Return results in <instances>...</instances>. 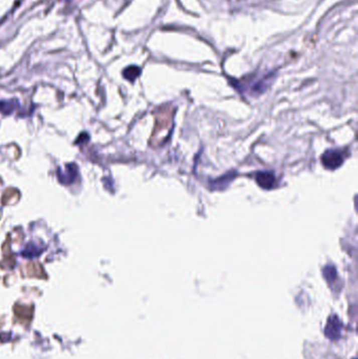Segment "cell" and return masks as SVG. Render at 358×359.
<instances>
[{
	"instance_id": "obj_3",
	"label": "cell",
	"mask_w": 358,
	"mask_h": 359,
	"mask_svg": "<svg viewBox=\"0 0 358 359\" xmlns=\"http://www.w3.org/2000/svg\"><path fill=\"white\" fill-rule=\"evenodd\" d=\"M341 329H342L341 321L336 315H334L329 318L327 327L325 329V333L328 338L332 340H337L341 335Z\"/></svg>"
},
{
	"instance_id": "obj_1",
	"label": "cell",
	"mask_w": 358,
	"mask_h": 359,
	"mask_svg": "<svg viewBox=\"0 0 358 359\" xmlns=\"http://www.w3.org/2000/svg\"><path fill=\"white\" fill-rule=\"evenodd\" d=\"M156 115V127L153 140H156L155 145H160L166 141L167 137L171 132L170 129L172 126L173 109L169 106L162 107Z\"/></svg>"
},
{
	"instance_id": "obj_4",
	"label": "cell",
	"mask_w": 358,
	"mask_h": 359,
	"mask_svg": "<svg viewBox=\"0 0 358 359\" xmlns=\"http://www.w3.org/2000/svg\"><path fill=\"white\" fill-rule=\"evenodd\" d=\"M259 186L264 189H272L276 185V179L274 173L271 171H260L256 177Z\"/></svg>"
},
{
	"instance_id": "obj_5",
	"label": "cell",
	"mask_w": 358,
	"mask_h": 359,
	"mask_svg": "<svg viewBox=\"0 0 358 359\" xmlns=\"http://www.w3.org/2000/svg\"><path fill=\"white\" fill-rule=\"evenodd\" d=\"M323 275H325L328 282H333L336 279V269H335L333 266H327V267L323 269Z\"/></svg>"
},
{
	"instance_id": "obj_2",
	"label": "cell",
	"mask_w": 358,
	"mask_h": 359,
	"mask_svg": "<svg viewBox=\"0 0 358 359\" xmlns=\"http://www.w3.org/2000/svg\"><path fill=\"white\" fill-rule=\"evenodd\" d=\"M321 162L323 166L327 169H336L339 166H341L343 162V157L342 154L338 150H327V152L322 155L321 157Z\"/></svg>"
},
{
	"instance_id": "obj_6",
	"label": "cell",
	"mask_w": 358,
	"mask_h": 359,
	"mask_svg": "<svg viewBox=\"0 0 358 359\" xmlns=\"http://www.w3.org/2000/svg\"><path fill=\"white\" fill-rule=\"evenodd\" d=\"M139 74H140V71H139V68H137V67H130L129 69H126V71H125L124 76H125L127 79H129V80L133 81V80H135V79L138 77Z\"/></svg>"
}]
</instances>
